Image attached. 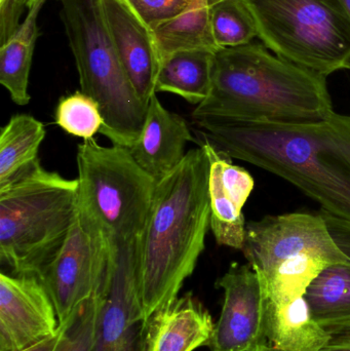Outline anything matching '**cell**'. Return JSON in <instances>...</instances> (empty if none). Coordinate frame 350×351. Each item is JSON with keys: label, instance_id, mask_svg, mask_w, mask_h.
Wrapping results in <instances>:
<instances>
[{"label": "cell", "instance_id": "cell-14", "mask_svg": "<svg viewBox=\"0 0 350 351\" xmlns=\"http://www.w3.org/2000/svg\"><path fill=\"white\" fill-rule=\"evenodd\" d=\"M199 146L210 160V225L214 237L218 245L242 250L247 224L242 208L254 189V179L207 140L201 138Z\"/></svg>", "mask_w": 350, "mask_h": 351}, {"label": "cell", "instance_id": "cell-21", "mask_svg": "<svg viewBox=\"0 0 350 351\" xmlns=\"http://www.w3.org/2000/svg\"><path fill=\"white\" fill-rule=\"evenodd\" d=\"M160 60L180 51H209L216 53L212 32L210 6H191L152 28Z\"/></svg>", "mask_w": 350, "mask_h": 351}, {"label": "cell", "instance_id": "cell-3", "mask_svg": "<svg viewBox=\"0 0 350 351\" xmlns=\"http://www.w3.org/2000/svg\"><path fill=\"white\" fill-rule=\"evenodd\" d=\"M333 111L326 77L271 55L263 43L216 51L209 96L192 119L318 123Z\"/></svg>", "mask_w": 350, "mask_h": 351}, {"label": "cell", "instance_id": "cell-29", "mask_svg": "<svg viewBox=\"0 0 350 351\" xmlns=\"http://www.w3.org/2000/svg\"><path fill=\"white\" fill-rule=\"evenodd\" d=\"M58 339H59V333L55 337L49 338V339L45 340V341L40 342V343L36 344L32 348L22 351H53L55 346H57Z\"/></svg>", "mask_w": 350, "mask_h": 351}, {"label": "cell", "instance_id": "cell-23", "mask_svg": "<svg viewBox=\"0 0 350 351\" xmlns=\"http://www.w3.org/2000/svg\"><path fill=\"white\" fill-rule=\"evenodd\" d=\"M209 6L212 32L219 49L248 45L258 37L256 21L246 0H218Z\"/></svg>", "mask_w": 350, "mask_h": 351}, {"label": "cell", "instance_id": "cell-33", "mask_svg": "<svg viewBox=\"0 0 350 351\" xmlns=\"http://www.w3.org/2000/svg\"><path fill=\"white\" fill-rule=\"evenodd\" d=\"M215 1H218V0H209V4L213 3Z\"/></svg>", "mask_w": 350, "mask_h": 351}, {"label": "cell", "instance_id": "cell-22", "mask_svg": "<svg viewBox=\"0 0 350 351\" xmlns=\"http://www.w3.org/2000/svg\"><path fill=\"white\" fill-rule=\"evenodd\" d=\"M41 121L29 114L14 115L0 132V187L38 160L45 138Z\"/></svg>", "mask_w": 350, "mask_h": 351}, {"label": "cell", "instance_id": "cell-27", "mask_svg": "<svg viewBox=\"0 0 350 351\" xmlns=\"http://www.w3.org/2000/svg\"><path fill=\"white\" fill-rule=\"evenodd\" d=\"M47 0H0V40L5 43L21 26L20 19L25 10H31Z\"/></svg>", "mask_w": 350, "mask_h": 351}, {"label": "cell", "instance_id": "cell-24", "mask_svg": "<svg viewBox=\"0 0 350 351\" xmlns=\"http://www.w3.org/2000/svg\"><path fill=\"white\" fill-rule=\"evenodd\" d=\"M55 123L69 135L86 141L100 133L104 119L98 103L79 90L60 100Z\"/></svg>", "mask_w": 350, "mask_h": 351}, {"label": "cell", "instance_id": "cell-5", "mask_svg": "<svg viewBox=\"0 0 350 351\" xmlns=\"http://www.w3.org/2000/svg\"><path fill=\"white\" fill-rule=\"evenodd\" d=\"M62 22L79 76L104 119L101 135L131 148L143 131L148 105L129 84L105 21L101 0H59Z\"/></svg>", "mask_w": 350, "mask_h": 351}, {"label": "cell", "instance_id": "cell-31", "mask_svg": "<svg viewBox=\"0 0 350 351\" xmlns=\"http://www.w3.org/2000/svg\"><path fill=\"white\" fill-rule=\"evenodd\" d=\"M191 6H208L209 0H191Z\"/></svg>", "mask_w": 350, "mask_h": 351}, {"label": "cell", "instance_id": "cell-30", "mask_svg": "<svg viewBox=\"0 0 350 351\" xmlns=\"http://www.w3.org/2000/svg\"><path fill=\"white\" fill-rule=\"evenodd\" d=\"M342 2L343 6H345V10H347V14H349L350 16V0H340ZM345 69L350 70V59L349 61L347 62V66H345Z\"/></svg>", "mask_w": 350, "mask_h": 351}, {"label": "cell", "instance_id": "cell-6", "mask_svg": "<svg viewBox=\"0 0 350 351\" xmlns=\"http://www.w3.org/2000/svg\"><path fill=\"white\" fill-rule=\"evenodd\" d=\"M242 253L275 304L305 296L318 274L347 260L322 213H291L246 224Z\"/></svg>", "mask_w": 350, "mask_h": 351}, {"label": "cell", "instance_id": "cell-4", "mask_svg": "<svg viewBox=\"0 0 350 351\" xmlns=\"http://www.w3.org/2000/svg\"><path fill=\"white\" fill-rule=\"evenodd\" d=\"M78 208V181L39 160L0 187V261L16 276H39L65 243Z\"/></svg>", "mask_w": 350, "mask_h": 351}, {"label": "cell", "instance_id": "cell-12", "mask_svg": "<svg viewBox=\"0 0 350 351\" xmlns=\"http://www.w3.org/2000/svg\"><path fill=\"white\" fill-rule=\"evenodd\" d=\"M60 330L51 295L36 276L0 274V351H22Z\"/></svg>", "mask_w": 350, "mask_h": 351}, {"label": "cell", "instance_id": "cell-25", "mask_svg": "<svg viewBox=\"0 0 350 351\" xmlns=\"http://www.w3.org/2000/svg\"><path fill=\"white\" fill-rule=\"evenodd\" d=\"M98 300L97 293L74 309L60 325L59 339L53 351H92Z\"/></svg>", "mask_w": 350, "mask_h": 351}, {"label": "cell", "instance_id": "cell-2", "mask_svg": "<svg viewBox=\"0 0 350 351\" xmlns=\"http://www.w3.org/2000/svg\"><path fill=\"white\" fill-rule=\"evenodd\" d=\"M210 160L203 147L158 182L139 239L140 289L145 317L178 297L211 228Z\"/></svg>", "mask_w": 350, "mask_h": 351}, {"label": "cell", "instance_id": "cell-17", "mask_svg": "<svg viewBox=\"0 0 350 351\" xmlns=\"http://www.w3.org/2000/svg\"><path fill=\"white\" fill-rule=\"evenodd\" d=\"M333 239L347 255L342 263L325 268L306 291L305 299L321 325L350 321V222L321 210Z\"/></svg>", "mask_w": 350, "mask_h": 351}, {"label": "cell", "instance_id": "cell-10", "mask_svg": "<svg viewBox=\"0 0 350 351\" xmlns=\"http://www.w3.org/2000/svg\"><path fill=\"white\" fill-rule=\"evenodd\" d=\"M114 247L105 233L77 208L65 243L38 276L53 299L60 325L78 305L96 294Z\"/></svg>", "mask_w": 350, "mask_h": 351}, {"label": "cell", "instance_id": "cell-16", "mask_svg": "<svg viewBox=\"0 0 350 351\" xmlns=\"http://www.w3.org/2000/svg\"><path fill=\"white\" fill-rule=\"evenodd\" d=\"M214 329L209 311L187 293L149 317L146 351H193L209 346Z\"/></svg>", "mask_w": 350, "mask_h": 351}, {"label": "cell", "instance_id": "cell-20", "mask_svg": "<svg viewBox=\"0 0 350 351\" xmlns=\"http://www.w3.org/2000/svg\"><path fill=\"white\" fill-rule=\"evenodd\" d=\"M42 6L38 4L29 10L24 23L0 47V84L18 106L30 102L29 76L35 45L40 36L37 16Z\"/></svg>", "mask_w": 350, "mask_h": 351}, {"label": "cell", "instance_id": "cell-34", "mask_svg": "<svg viewBox=\"0 0 350 351\" xmlns=\"http://www.w3.org/2000/svg\"><path fill=\"white\" fill-rule=\"evenodd\" d=\"M265 350H266V348H265V350H261V351H265Z\"/></svg>", "mask_w": 350, "mask_h": 351}, {"label": "cell", "instance_id": "cell-19", "mask_svg": "<svg viewBox=\"0 0 350 351\" xmlns=\"http://www.w3.org/2000/svg\"><path fill=\"white\" fill-rule=\"evenodd\" d=\"M215 53L209 51H180L162 62L156 94L171 93L192 105H199L211 92Z\"/></svg>", "mask_w": 350, "mask_h": 351}, {"label": "cell", "instance_id": "cell-28", "mask_svg": "<svg viewBox=\"0 0 350 351\" xmlns=\"http://www.w3.org/2000/svg\"><path fill=\"white\" fill-rule=\"evenodd\" d=\"M330 340L322 351H350V321L322 325Z\"/></svg>", "mask_w": 350, "mask_h": 351}, {"label": "cell", "instance_id": "cell-26", "mask_svg": "<svg viewBox=\"0 0 350 351\" xmlns=\"http://www.w3.org/2000/svg\"><path fill=\"white\" fill-rule=\"evenodd\" d=\"M150 28L180 14L191 0H123Z\"/></svg>", "mask_w": 350, "mask_h": 351}, {"label": "cell", "instance_id": "cell-11", "mask_svg": "<svg viewBox=\"0 0 350 351\" xmlns=\"http://www.w3.org/2000/svg\"><path fill=\"white\" fill-rule=\"evenodd\" d=\"M224 291L221 315L209 343L212 351H261L269 348L265 333L266 299L250 265L232 263L219 278Z\"/></svg>", "mask_w": 350, "mask_h": 351}, {"label": "cell", "instance_id": "cell-13", "mask_svg": "<svg viewBox=\"0 0 350 351\" xmlns=\"http://www.w3.org/2000/svg\"><path fill=\"white\" fill-rule=\"evenodd\" d=\"M101 3L125 75L140 100L149 105L162 66L153 31L123 0Z\"/></svg>", "mask_w": 350, "mask_h": 351}, {"label": "cell", "instance_id": "cell-9", "mask_svg": "<svg viewBox=\"0 0 350 351\" xmlns=\"http://www.w3.org/2000/svg\"><path fill=\"white\" fill-rule=\"evenodd\" d=\"M140 237L115 245L97 291L92 351H146L149 319L144 313L140 289Z\"/></svg>", "mask_w": 350, "mask_h": 351}, {"label": "cell", "instance_id": "cell-15", "mask_svg": "<svg viewBox=\"0 0 350 351\" xmlns=\"http://www.w3.org/2000/svg\"><path fill=\"white\" fill-rule=\"evenodd\" d=\"M193 140L186 121L164 108L155 94L150 99L141 136L129 149L139 166L158 182L183 162L187 143Z\"/></svg>", "mask_w": 350, "mask_h": 351}, {"label": "cell", "instance_id": "cell-18", "mask_svg": "<svg viewBox=\"0 0 350 351\" xmlns=\"http://www.w3.org/2000/svg\"><path fill=\"white\" fill-rule=\"evenodd\" d=\"M265 333L271 348L279 351H322L330 340L305 297L284 304L266 301Z\"/></svg>", "mask_w": 350, "mask_h": 351}, {"label": "cell", "instance_id": "cell-7", "mask_svg": "<svg viewBox=\"0 0 350 351\" xmlns=\"http://www.w3.org/2000/svg\"><path fill=\"white\" fill-rule=\"evenodd\" d=\"M78 208L114 245L143 232L158 181L139 166L129 148L77 146Z\"/></svg>", "mask_w": 350, "mask_h": 351}, {"label": "cell", "instance_id": "cell-32", "mask_svg": "<svg viewBox=\"0 0 350 351\" xmlns=\"http://www.w3.org/2000/svg\"><path fill=\"white\" fill-rule=\"evenodd\" d=\"M265 351H279V350H275V348H271V346H269V348H266V350H265Z\"/></svg>", "mask_w": 350, "mask_h": 351}, {"label": "cell", "instance_id": "cell-1", "mask_svg": "<svg viewBox=\"0 0 350 351\" xmlns=\"http://www.w3.org/2000/svg\"><path fill=\"white\" fill-rule=\"evenodd\" d=\"M197 133L229 158L284 178L350 222V117L279 123L217 117L193 119Z\"/></svg>", "mask_w": 350, "mask_h": 351}, {"label": "cell", "instance_id": "cell-8", "mask_svg": "<svg viewBox=\"0 0 350 351\" xmlns=\"http://www.w3.org/2000/svg\"><path fill=\"white\" fill-rule=\"evenodd\" d=\"M258 37L277 57L327 76L350 59V16L340 0H246Z\"/></svg>", "mask_w": 350, "mask_h": 351}]
</instances>
